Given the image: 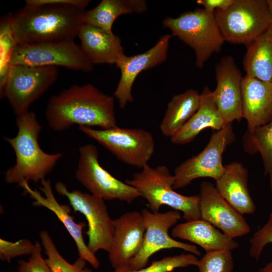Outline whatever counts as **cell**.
Listing matches in <instances>:
<instances>
[{"mask_svg":"<svg viewBox=\"0 0 272 272\" xmlns=\"http://www.w3.org/2000/svg\"><path fill=\"white\" fill-rule=\"evenodd\" d=\"M201 219L220 229L232 239L247 234L250 228L243 215L230 205L208 181L200 185Z\"/></svg>","mask_w":272,"mask_h":272,"instance_id":"5bb4252c","label":"cell"},{"mask_svg":"<svg viewBox=\"0 0 272 272\" xmlns=\"http://www.w3.org/2000/svg\"><path fill=\"white\" fill-rule=\"evenodd\" d=\"M58 76L56 66L12 64L1 96L7 98L16 116L23 114L55 83Z\"/></svg>","mask_w":272,"mask_h":272,"instance_id":"ba28073f","label":"cell"},{"mask_svg":"<svg viewBox=\"0 0 272 272\" xmlns=\"http://www.w3.org/2000/svg\"><path fill=\"white\" fill-rule=\"evenodd\" d=\"M248 171L241 163L233 162L225 165V171L216 181L220 194L240 214H252L255 205L248 188Z\"/></svg>","mask_w":272,"mask_h":272,"instance_id":"44dd1931","label":"cell"},{"mask_svg":"<svg viewBox=\"0 0 272 272\" xmlns=\"http://www.w3.org/2000/svg\"><path fill=\"white\" fill-rule=\"evenodd\" d=\"M235 140L232 123L212 134L209 142L198 155L187 159L174 170V189L190 184L195 179L210 177L219 179L225 171L223 154Z\"/></svg>","mask_w":272,"mask_h":272,"instance_id":"7c38bea8","label":"cell"},{"mask_svg":"<svg viewBox=\"0 0 272 272\" xmlns=\"http://www.w3.org/2000/svg\"><path fill=\"white\" fill-rule=\"evenodd\" d=\"M198 272H232L233 258L231 251L220 250L206 252L199 259Z\"/></svg>","mask_w":272,"mask_h":272,"instance_id":"4dcf8cb0","label":"cell"},{"mask_svg":"<svg viewBox=\"0 0 272 272\" xmlns=\"http://www.w3.org/2000/svg\"><path fill=\"white\" fill-rule=\"evenodd\" d=\"M171 235L196 244L206 252L220 250L232 251L239 245L233 239L201 219L175 225L171 231Z\"/></svg>","mask_w":272,"mask_h":272,"instance_id":"7402d4cb","label":"cell"},{"mask_svg":"<svg viewBox=\"0 0 272 272\" xmlns=\"http://www.w3.org/2000/svg\"><path fill=\"white\" fill-rule=\"evenodd\" d=\"M164 28L177 37L194 51L196 67L219 52L225 42L216 20L215 12L197 9L185 12L176 18L168 17L163 21Z\"/></svg>","mask_w":272,"mask_h":272,"instance_id":"5b68a950","label":"cell"},{"mask_svg":"<svg viewBox=\"0 0 272 272\" xmlns=\"http://www.w3.org/2000/svg\"><path fill=\"white\" fill-rule=\"evenodd\" d=\"M258 272H272V261L261 268Z\"/></svg>","mask_w":272,"mask_h":272,"instance_id":"d590c367","label":"cell"},{"mask_svg":"<svg viewBox=\"0 0 272 272\" xmlns=\"http://www.w3.org/2000/svg\"><path fill=\"white\" fill-rule=\"evenodd\" d=\"M266 2L270 13L272 22V0H266Z\"/></svg>","mask_w":272,"mask_h":272,"instance_id":"8d00e7d4","label":"cell"},{"mask_svg":"<svg viewBox=\"0 0 272 272\" xmlns=\"http://www.w3.org/2000/svg\"><path fill=\"white\" fill-rule=\"evenodd\" d=\"M114 233L108 258L115 268L127 266L140 251L145 236L146 227L142 213L130 211L114 220Z\"/></svg>","mask_w":272,"mask_h":272,"instance_id":"e0dca14e","label":"cell"},{"mask_svg":"<svg viewBox=\"0 0 272 272\" xmlns=\"http://www.w3.org/2000/svg\"><path fill=\"white\" fill-rule=\"evenodd\" d=\"M200 100V94L193 89L174 95L160 124L163 135L171 138L180 130L198 109Z\"/></svg>","mask_w":272,"mask_h":272,"instance_id":"d4e9b609","label":"cell"},{"mask_svg":"<svg viewBox=\"0 0 272 272\" xmlns=\"http://www.w3.org/2000/svg\"><path fill=\"white\" fill-rule=\"evenodd\" d=\"M56 192L66 197L75 212L86 218L88 229L87 246L94 254L100 250L108 251L112 239L114 221L109 216L104 200L77 189L70 191L62 182L56 183Z\"/></svg>","mask_w":272,"mask_h":272,"instance_id":"8fae6325","label":"cell"},{"mask_svg":"<svg viewBox=\"0 0 272 272\" xmlns=\"http://www.w3.org/2000/svg\"><path fill=\"white\" fill-rule=\"evenodd\" d=\"M41 185L38 188L43 193L44 196L32 189L26 182H23L19 186L23 188L25 192L34 200L33 205L44 207L56 215L75 241L79 257L89 263L93 268H98L100 266L99 260L95 254L88 248L84 239L83 230L86 226L85 223H76L74 217L70 214V207L57 202L53 194L50 180H42Z\"/></svg>","mask_w":272,"mask_h":272,"instance_id":"ac0fdd59","label":"cell"},{"mask_svg":"<svg viewBox=\"0 0 272 272\" xmlns=\"http://www.w3.org/2000/svg\"><path fill=\"white\" fill-rule=\"evenodd\" d=\"M114 98L92 84L74 85L50 97L46 119L50 128L56 131L74 125L112 128L117 126Z\"/></svg>","mask_w":272,"mask_h":272,"instance_id":"7a4b0ae2","label":"cell"},{"mask_svg":"<svg viewBox=\"0 0 272 272\" xmlns=\"http://www.w3.org/2000/svg\"><path fill=\"white\" fill-rule=\"evenodd\" d=\"M77 37L84 52L93 64H115L124 54L120 39L113 32L83 24Z\"/></svg>","mask_w":272,"mask_h":272,"instance_id":"ffe728a7","label":"cell"},{"mask_svg":"<svg viewBox=\"0 0 272 272\" xmlns=\"http://www.w3.org/2000/svg\"><path fill=\"white\" fill-rule=\"evenodd\" d=\"M79 129L128 165L142 169L148 164L155 151L152 134L142 128L95 129L80 126Z\"/></svg>","mask_w":272,"mask_h":272,"instance_id":"52a82bcc","label":"cell"},{"mask_svg":"<svg viewBox=\"0 0 272 272\" xmlns=\"http://www.w3.org/2000/svg\"><path fill=\"white\" fill-rule=\"evenodd\" d=\"M76 177L91 194L103 200L118 199L131 203L140 197L137 189L112 175L100 165L97 147H80Z\"/></svg>","mask_w":272,"mask_h":272,"instance_id":"9c48e42d","label":"cell"},{"mask_svg":"<svg viewBox=\"0 0 272 272\" xmlns=\"http://www.w3.org/2000/svg\"><path fill=\"white\" fill-rule=\"evenodd\" d=\"M175 180L167 166L152 167L147 164L125 182L147 200L153 212H158L162 206H167L181 211L186 221L201 219L199 194L186 196L178 193L173 188Z\"/></svg>","mask_w":272,"mask_h":272,"instance_id":"277c9868","label":"cell"},{"mask_svg":"<svg viewBox=\"0 0 272 272\" xmlns=\"http://www.w3.org/2000/svg\"><path fill=\"white\" fill-rule=\"evenodd\" d=\"M142 214L146 227L143 245L139 253L125 267L130 270L145 267L152 255L163 249L179 248L200 255L195 246L177 241L169 235V230L181 219L179 211L153 212L143 209Z\"/></svg>","mask_w":272,"mask_h":272,"instance_id":"4fadbf2b","label":"cell"},{"mask_svg":"<svg viewBox=\"0 0 272 272\" xmlns=\"http://www.w3.org/2000/svg\"><path fill=\"white\" fill-rule=\"evenodd\" d=\"M199 259L192 253L167 256L153 261L148 266L137 270H130L125 267L115 268L113 272H170L175 268L190 265L197 266Z\"/></svg>","mask_w":272,"mask_h":272,"instance_id":"f546056e","label":"cell"},{"mask_svg":"<svg viewBox=\"0 0 272 272\" xmlns=\"http://www.w3.org/2000/svg\"><path fill=\"white\" fill-rule=\"evenodd\" d=\"M235 0H198L196 3L203 7V9L211 12L216 11H225L228 9Z\"/></svg>","mask_w":272,"mask_h":272,"instance_id":"e575fe53","label":"cell"},{"mask_svg":"<svg viewBox=\"0 0 272 272\" xmlns=\"http://www.w3.org/2000/svg\"><path fill=\"white\" fill-rule=\"evenodd\" d=\"M226 124L219 113L213 91L206 86L200 94L198 109L182 128L170 138V140L174 144L185 145L191 142L205 128H211L218 131Z\"/></svg>","mask_w":272,"mask_h":272,"instance_id":"603a6c76","label":"cell"},{"mask_svg":"<svg viewBox=\"0 0 272 272\" xmlns=\"http://www.w3.org/2000/svg\"><path fill=\"white\" fill-rule=\"evenodd\" d=\"M215 13L225 41L246 47L272 25L266 0H235L227 10Z\"/></svg>","mask_w":272,"mask_h":272,"instance_id":"8992f818","label":"cell"},{"mask_svg":"<svg viewBox=\"0 0 272 272\" xmlns=\"http://www.w3.org/2000/svg\"><path fill=\"white\" fill-rule=\"evenodd\" d=\"M16 124V135L4 137L16 155V163L5 172V180L19 185L24 182H41L52 171L62 154H48L41 148L38 138L42 127L33 112L17 115Z\"/></svg>","mask_w":272,"mask_h":272,"instance_id":"3957f363","label":"cell"},{"mask_svg":"<svg viewBox=\"0 0 272 272\" xmlns=\"http://www.w3.org/2000/svg\"><path fill=\"white\" fill-rule=\"evenodd\" d=\"M82 272H93L90 268L85 267Z\"/></svg>","mask_w":272,"mask_h":272,"instance_id":"74e56055","label":"cell"},{"mask_svg":"<svg viewBox=\"0 0 272 272\" xmlns=\"http://www.w3.org/2000/svg\"><path fill=\"white\" fill-rule=\"evenodd\" d=\"M35 244L30 241L22 239L16 242L9 241L0 239V259L3 261H8L17 256L31 255Z\"/></svg>","mask_w":272,"mask_h":272,"instance_id":"d6a6232c","label":"cell"},{"mask_svg":"<svg viewBox=\"0 0 272 272\" xmlns=\"http://www.w3.org/2000/svg\"><path fill=\"white\" fill-rule=\"evenodd\" d=\"M217 86L213 95L226 124L243 118V77L231 55L222 57L215 66Z\"/></svg>","mask_w":272,"mask_h":272,"instance_id":"2e32d148","label":"cell"},{"mask_svg":"<svg viewBox=\"0 0 272 272\" xmlns=\"http://www.w3.org/2000/svg\"><path fill=\"white\" fill-rule=\"evenodd\" d=\"M249 241V255L258 261L265 246L272 243V212L266 223L253 234Z\"/></svg>","mask_w":272,"mask_h":272,"instance_id":"1f68e13d","label":"cell"},{"mask_svg":"<svg viewBox=\"0 0 272 272\" xmlns=\"http://www.w3.org/2000/svg\"><path fill=\"white\" fill-rule=\"evenodd\" d=\"M41 244L47 256L46 262L52 272H82L86 261L79 257L73 264L69 263L58 251L50 235L46 231L39 234Z\"/></svg>","mask_w":272,"mask_h":272,"instance_id":"83f0119b","label":"cell"},{"mask_svg":"<svg viewBox=\"0 0 272 272\" xmlns=\"http://www.w3.org/2000/svg\"><path fill=\"white\" fill-rule=\"evenodd\" d=\"M88 0H27L9 15L18 44L34 45L73 40L83 24Z\"/></svg>","mask_w":272,"mask_h":272,"instance_id":"6da1fadb","label":"cell"},{"mask_svg":"<svg viewBox=\"0 0 272 272\" xmlns=\"http://www.w3.org/2000/svg\"><path fill=\"white\" fill-rule=\"evenodd\" d=\"M173 35L162 36L156 44L146 52L130 56L124 54L116 63L121 76L114 97L121 108L133 101L132 88L138 76L166 61L170 39Z\"/></svg>","mask_w":272,"mask_h":272,"instance_id":"9a60e30c","label":"cell"},{"mask_svg":"<svg viewBox=\"0 0 272 272\" xmlns=\"http://www.w3.org/2000/svg\"><path fill=\"white\" fill-rule=\"evenodd\" d=\"M147 9V2L145 0H102L93 9L84 10L82 21L83 24H89L112 32L113 24L118 17L143 13Z\"/></svg>","mask_w":272,"mask_h":272,"instance_id":"cb8c5ba5","label":"cell"},{"mask_svg":"<svg viewBox=\"0 0 272 272\" xmlns=\"http://www.w3.org/2000/svg\"><path fill=\"white\" fill-rule=\"evenodd\" d=\"M243 118L247 122V131L272 120V82L260 80L247 74L241 85Z\"/></svg>","mask_w":272,"mask_h":272,"instance_id":"d6986e66","label":"cell"},{"mask_svg":"<svg viewBox=\"0 0 272 272\" xmlns=\"http://www.w3.org/2000/svg\"><path fill=\"white\" fill-rule=\"evenodd\" d=\"M34 249L28 261H19L18 272H52L41 255V245L36 242Z\"/></svg>","mask_w":272,"mask_h":272,"instance_id":"836d02e7","label":"cell"},{"mask_svg":"<svg viewBox=\"0 0 272 272\" xmlns=\"http://www.w3.org/2000/svg\"><path fill=\"white\" fill-rule=\"evenodd\" d=\"M243 147L245 151L249 154L260 153L264 174L269 176L272 190V120L252 132L246 131L243 137Z\"/></svg>","mask_w":272,"mask_h":272,"instance_id":"4316f807","label":"cell"},{"mask_svg":"<svg viewBox=\"0 0 272 272\" xmlns=\"http://www.w3.org/2000/svg\"><path fill=\"white\" fill-rule=\"evenodd\" d=\"M17 43L9 15L2 19L0 27V90H3L10 67V59Z\"/></svg>","mask_w":272,"mask_h":272,"instance_id":"f1b7e54d","label":"cell"},{"mask_svg":"<svg viewBox=\"0 0 272 272\" xmlns=\"http://www.w3.org/2000/svg\"><path fill=\"white\" fill-rule=\"evenodd\" d=\"M10 63L34 66H59L85 72L92 71L94 65L81 45L74 40L34 45L17 44Z\"/></svg>","mask_w":272,"mask_h":272,"instance_id":"30bf717a","label":"cell"},{"mask_svg":"<svg viewBox=\"0 0 272 272\" xmlns=\"http://www.w3.org/2000/svg\"><path fill=\"white\" fill-rule=\"evenodd\" d=\"M246 48L243 60L246 74L272 82V25Z\"/></svg>","mask_w":272,"mask_h":272,"instance_id":"484cf974","label":"cell"}]
</instances>
